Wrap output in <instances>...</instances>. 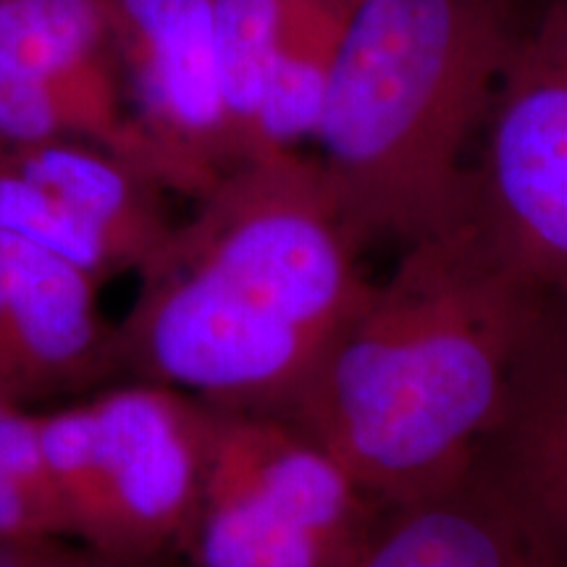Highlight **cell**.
Listing matches in <instances>:
<instances>
[{"instance_id": "6da1fadb", "label": "cell", "mask_w": 567, "mask_h": 567, "mask_svg": "<svg viewBox=\"0 0 567 567\" xmlns=\"http://www.w3.org/2000/svg\"><path fill=\"white\" fill-rule=\"evenodd\" d=\"M544 302L465 203L373 281L281 417L386 507L434 494L478 457Z\"/></svg>"}, {"instance_id": "7a4b0ae2", "label": "cell", "mask_w": 567, "mask_h": 567, "mask_svg": "<svg viewBox=\"0 0 567 567\" xmlns=\"http://www.w3.org/2000/svg\"><path fill=\"white\" fill-rule=\"evenodd\" d=\"M523 30L515 0H360L313 137L360 245H410L465 208V147Z\"/></svg>"}, {"instance_id": "3957f363", "label": "cell", "mask_w": 567, "mask_h": 567, "mask_svg": "<svg viewBox=\"0 0 567 567\" xmlns=\"http://www.w3.org/2000/svg\"><path fill=\"white\" fill-rule=\"evenodd\" d=\"M360 247L321 163L279 151L243 161L197 197L151 264L323 352L373 287Z\"/></svg>"}, {"instance_id": "277c9868", "label": "cell", "mask_w": 567, "mask_h": 567, "mask_svg": "<svg viewBox=\"0 0 567 567\" xmlns=\"http://www.w3.org/2000/svg\"><path fill=\"white\" fill-rule=\"evenodd\" d=\"M213 423L216 410L151 381L38 415L69 534L132 563L182 544L203 494Z\"/></svg>"}, {"instance_id": "5b68a950", "label": "cell", "mask_w": 567, "mask_h": 567, "mask_svg": "<svg viewBox=\"0 0 567 567\" xmlns=\"http://www.w3.org/2000/svg\"><path fill=\"white\" fill-rule=\"evenodd\" d=\"M386 509L287 417L216 410L179 547L193 567H360Z\"/></svg>"}, {"instance_id": "8992f818", "label": "cell", "mask_w": 567, "mask_h": 567, "mask_svg": "<svg viewBox=\"0 0 567 567\" xmlns=\"http://www.w3.org/2000/svg\"><path fill=\"white\" fill-rule=\"evenodd\" d=\"M467 203L515 266L567 302V0H549L523 30Z\"/></svg>"}, {"instance_id": "52a82bcc", "label": "cell", "mask_w": 567, "mask_h": 567, "mask_svg": "<svg viewBox=\"0 0 567 567\" xmlns=\"http://www.w3.org/2000/svg\"><path fill=\"white\" fill-rule=\"evenodd\" d=\"M124 82L126 161L203 197L243 163L218 66L213 0H105Z\"/></svg>"}, {"instance_id": "ba28073f", "label": "cell", "mask_w": 567, "mask_h": 567, "mask_svg": "<svg viewBox=\"0 0 567 567\" xmlns=\"http://www.w3.org/2000/svg\"><path fill=\"white\" fill-rule=\"evenodd\" d=\"M82 140L126 161L124 82L105 0H0V145Z\"/></svg>"}, {"instance_id": "9c48e42d", "label": "cell", "mask_w": 567, "mask_h": 567, "mask_svg": "<svg viewBox=\"0 0 567 567\" xmlns=\"http://www.w3.org/2000/svg\"><path fill=\"white\" fill-rule=\"evenodd\" d=\"M95 289L69 260L0 229V396L63 394L118 365Z\"/></svg>"}, {"instance_id": "30bf717a", "label": "cell", "mask_w": 567, "mask_h": 567, "mask_svg": "<svg viewBox=\"0 0 567 567\" xmlns=\"http://www.w3.org/2000/svg\"><path fill=\"white\" fill-rule=\"evenodd\" d=\"M360 567H567V542L478 455L439 492L389 507Z\"/></svg>"}, {"instance_id": "8fae6325", "label": "cell", "mask_w": 567, "mask_h": 567, "mask_svg": "<svg viewBox=\"0 0 567 567\" xmlns=\"http://www.w3.org/2000/svg\"><path fill=\"white\" fill-rule=\"evenodd\" d=\"M478 455L499 467L567 542V302H544Z\"/></svg>"}, {"instance_id": "7c38bea8", "label": "cell", "mask_w": 567, "mask_h": 567, "mask_svg": "<svg viewBox=\"0 0 567 567\" xmlns=\"http://www.w3.org/2000/svg\"><path fill=\"white\" fill-rule=\"evenodd\" d=\"M6 158L101 234L122 271H142L172 237L174 226L158 197L161 184L101 145L51 140L17 147Z\"/></svg>"}, {"instance_id": "4fadbf2b", "label": "cell", "mask_w": 567, "mask_h": 567, "mask_svg": "<svg viewBox=\"0 0 567 567\" xmlns=\"http://www.w3.org/2000/svg\"><path fill=\"white\" fill-rule=\"evenodd\" d=\"M360 0H292L268 71L255 155L313 140L339 48ZM252 155V158H255Z\"/></svg>"}, {"instance_id": "5bb4252c", "label": "cell", "mask_w": 567, "mask_h": 567, "mask_svg": "<svg viewBox=\"0 0 567 567\" xmlns=\"http://www.w3.org/2000/svg\"><path fill=\"white\" fill-rule=\"evenodd\" d=\"M289 6L292 0H213L226 109L243 161L255 155V126Z\"/></svg>"}, {"instance_id": "9a60e30c", "label": "cell", "mask_w": 567, "mask_h": 567, "mask_svg": "<svg viewBox=\"0 0 567 567\" xmlns=\"http://www.w3.org/2000/svg\"><path fill=\"white\" fill-rule=\"evenodd\" d=\"M0 229L69 260L97 284L122 271L101 234L76 218L42 184L17 172L6 155L0 161Z\"/></svg>"}, {"instance_id": "2e32d148", "label": "cell", "mask_w": 567, "mask_h": 567, "mask_svg": "<svg viewBox=\"0 0 567 567\" xmlns=\"http://www.w3.org/2000/svg\"><path fill=\"white\" fill-rule=\"evenodd\" d=\"M27 567H147V563H132V559H118L101 555L92 549V555H63V551L48 549L45 544L34 551Z\"/></svg>"}, {"instance_id": "e0dca14e", "label": "cell", "mask_w": 567, "mask_h": 567, "mask_svg": "<svg viewBox=\"0 0 567 567\" xmlns=\"http://www.w3.org/2000/svg\"><path fill=\"white\" fill-rule=\"evenodd\" d=\"M3 155H6V147H3V145H0V161H3Z\"/></svg>"}]
</instances>
